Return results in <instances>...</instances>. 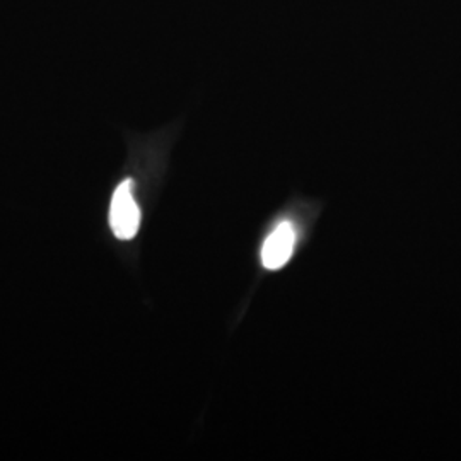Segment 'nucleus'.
<instances>
[{
  "mask_svg": "<svg viewBox=\"0 0 461 461\" xmlns=\"http://www.w3.org/2000/svg\"><path fill=\"white\" fill-rule=\"evenodd\" d=\"M135 183L131 178L116 186L110 207V228L118 240L129 241L140 228V209L133 197Z\"/></svg>",
  "mask_w": 461,
  "mask_h": 461,
  "instance_id": "1",
  "label": "nucleus"
},
{
  "mask_svg": "<svg viewBox=\"0 0 461 461\" xmlns=\"http://www.w3.org/2000/svg\"><path fill=\"white\" fill-rule=\"evenodd\" d=\"M296 230L289 221L280 222L276 230L268 234L262 247V264L268 270H279L287 264L294 253Z\"/></svg>",
  "mask_w": 461,
  "mask_h": 461,
  "instance_id": "2",
  "label": "nucleus"
}]
</instances>
